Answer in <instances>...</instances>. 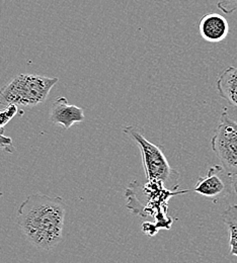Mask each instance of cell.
Returning a JSON list of instances; mask_svg holds the SVG:
<instances>
[{
    "label": "cell",
    "mask_w": 237,
    "mask_h": 263,
    "mask_svg": "<svg viewBox=\"0 0 237 263\" xmlns=\"http://www.w3.org/2000/svg\"><path fill=\"white\" fill-rule=\"evenodd\" d=\"M65 215L62 197L34 194L19 206L17 225L34 248L51 251L63 239Z\"/></svg>",
    "instance_id": "1"
},
{
    "label": "cell",
    "mask_w": 237,
    "mask_h": 263,
    "mask_svg": "<svg viewBox=\"0 0 237 263\" xmlns=\"http://www.w3.org/2000/svg\"><path fill=\"white\" fill-rule=\"evenodd\" d=\"M213 152L221 162L223 171L229 178L237 176V122L224 109L220 123L211 139Z\"/></svg>",
    "instance_id": "3"
},
{
    "label": "cell",
    "mask_w": 237,
    "mask_h": 263,
    "mask_svg": "<svg viewBox=\"0 0 237 263\" xmlns=\"http://www.w3.org/2000/svg\"><path fill=\"white\" fill-rule=\"evenodd\" d=\"M12 146V142L8 137L3 136V131L0 129V148H4L5 150H8V147Z\"/></svg>",
    "instance_id": "11"
},
{
    "label": "cell",
    "mask_w": 237,
    "mask_h": 263,
    "mask_svg": "<svg viewBox=\"0 0 237 263\" xmlns=\"http://www.w3.org/2000/svg\"><path fill=\"white\" fill-rule=\"evenodd\" d=\"M221 219L226 225L229 234V254L237 256V204L229 205L222 213Z\"/></svg>",
    "instance_id": "9"
},
{
    "label": "cell",
    "mask_w": 237,
    "mask_h": 263,
    "mask_svg": "<svg viewBox=\"0 0 237 263\" xmlns=\"http://www.w3.org/2000/svg\"><path fill=\"white\" fill-rule=\"evenodd\" d=\"M216 87L219 96L237 107V67L229 66L218 76Z\"/></svg>",
    "instance_id": "8"
},
{
    "label": "cell",
    "mask_w": 237,
    "mask_h": 263,
    "mask_svg": "<svg viewBox=\"0 0 237 263\" xmlns=\"http://www.w3.org/2000/svg\"><path fill=\"white\" fill-rule=\"evenodd\" d=\"M57 77H46L37 74H20L9 83L0 88V105H22L33 107L44 103L54 85Z\"/></svg>",
    "instance_id": "2"
},
{
    "label": "cell",
    "mask_w": 237,
    "mask_h": 263,
    "mask_svg": "<svg viewBox=\"0 0 237 263\" xmlns=\"http://www.w3.org/2000/svg\"><path fill=\"white\" fill-rule=\"evenodd\" d=\"M217 7L225 14H231L237 10V0H218Z\"/></svg>",
    "instance_id": "10"
},
{
    "label": "cell",
    "mask_w": 237,
    "mask_h": 263,
    "mask_svg": "<svg viewBox=\"0 0 237 263\" xmlns=\"http://www.w3.org/2000/svg\"><path fill=\"white\" fill-rule=\"evenodd\" d=\"M50 120L53 124L69 130L73 125L82 123L85 120V116L81 107L70 104L67 99L60 97L52 104Z\"/></svg>",
    "instance_id": "5"
},
{
    "label": "cell",
    "mask_w": 237,
    "mask_h": 263,
    "mask_svg": "<svg viewBox=\"0 0 237 263\" xmlns=\"http://www.w3.org/2000/svg\"><path fill=\"white\" fill-rule=\"evenodd\" d=\"M199 32L206 42L219 43L227 37L229 33V24L221 14L210 12L201 18Z\"/></svg>",
    "instance_id": "6"
},
{
    "label": "cell",
    "mask_w": 237,
    "mask_h": 263,
    "mask_svg": "<svg viewBox=\"0 0 237 263\" xmlns=\"http://www.w3.org/2000/svg\"><path fill=\"white\" fill-rule=\"evenodd\" d=\"M222 171L223 168L221 165H214L210 167L207 175L199 177L194 191L204 197H215L221 196L226 189L224 181L218 176V174Z\"/></svg>",
    "instance_id": "7"
},
{
    "label": "cell",
    "mask_w": 237,
    "mask_h": 263,
    "mask_svg": "<svg viewBox=\"0 0 237 263\" xmlns=\"http://www.w3.org/2000/svg\"><path fill=\"white\" fill-rule=\"evenodd\" d=\"M233 189H234V192H235V194L237 195V178L236 180L234 181V183H233Z\"/></svg>",
    "instance_id": "12"
},
{
    "label": "cell",
    "mask_w": 237,
    "mask_h": 263,
    "mask_svg": "<svg viewBox=\"0 0 237 263\" xmlns=\"http://www.w3.org/2000/svg\"><path fill=\"white\" fill-rule=\"evenodd\" d=\"M124 132L134 140L141 151L146 177L150 181H157L161 183L168 182L175 172L170 167L161 149L149 142L134 127H126Z\"/></svg>",
    "instance_id": "4"
}]
</instances>
